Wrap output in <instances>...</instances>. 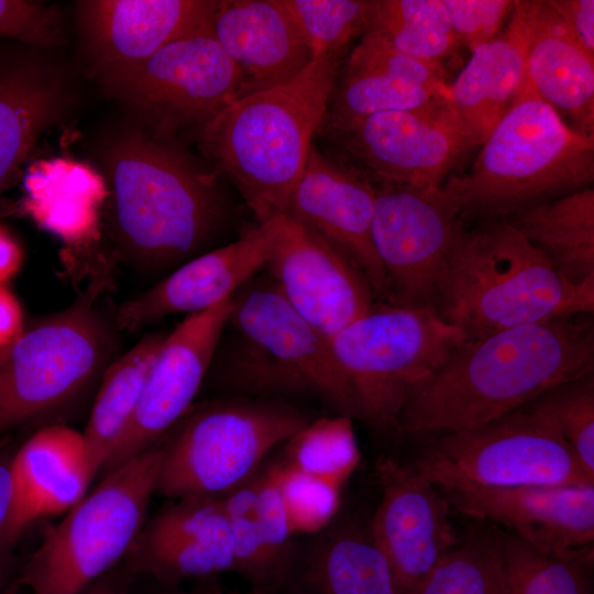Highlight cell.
Listing matches in <instances>:
<instances>
[{"mask_svg": "<svg viewBox=\"0 0 594 594\" xmlns=\"http://www.w3.org/2000/svg\"><path fill=\"white\" fill-rule=\"evenodd\" d=\"M450 507L477 520L505 526L540 550H593L594 484L438 487Z\"/></svg>", "mask_w": 594, "mask_h": 594, "instance_id": "cell-21", "label": "cell"}, {"mask_svg": "<svg viewBox=\"0 0 594 594\" xmlns=\"http://www.w3.org/2000/svg\"><path fill=\"white\" fill-rule=\"evenodd\" d=\"M364 30L409 56L442 66L460 47L443 0H367Z\"/></svg>", "mask_w": 594, "mask_h": 594, "instance_id": "cell-32", "label": "cell"}, {"mask_svg": "<svg viewBox=\"0 0 594 594\" xmlns=\"http://www.w3.org/2000/svg\"><path fill=\"white\" fill-rule=\"evenodd\" d=\"M128 554L130 570L151 574L169 586L184 580L233 572L234 568L230 531L157 542L135 539Z\"/></svg>", "mask_w": 594, "mask_h": 594, "instance_id": "cell-35", "label": "cell"}, {"mask_svg": "<svg viewBox=\"0 0 594 594\" xmlns=\"http://www.w3.org/2000/svg\"><path fill=\"white\" fill-rule=\"evenodd\" d=\"M286 448V463L339 488L360 460L351 418L344 415L308 421Z\"/></svg>", "mask_w": 594, "mask_h": 594, "instance_id": "cell-36", "label": "cell"}, {"mask_svg": "<svg viewBox=\"0 0 594 594\" xmlns=\"http://www.w3.org/2000/svg\"><path fill=\"white\" fill-rule=\"evenodd\" d=\"M404 594H508L497 528H475Z\"/></svg>", "mask_w": 594, "mask_h": 594, "instance_id": "cell-34", "label": "cell"}, {"mask_svg": "<svg viewBox=\"0 0 594 594\" xmlns=\"http://www.w3.org/2000/svg\"><path fill=\"white\" fill-rule=\"evenodd\" d=\"M524 75L522 36L510 14L506 26L475 48L447 99L469 150L480 147L518 99Z\"/></svg>", "mask_w": 594, "mask_h": 594, "instance_id": "cell-28", "label": "cell"}, {"mask_svg": "<svg viewBox=\"0 0 594 594\" xmlns=\"http://www.w3.org/2000/svg\"><path fill=\"white\" fill-rule=\"evenodd\" d=\"M48 48L0 40V198L51 128L78 101L74 68Z\"/></svg>", "mask_w": 594, "mask_h": 594, "instance_id": "cell-16", "label": "cell"}, {"mask_svg": "<svg viewBox=\"0 0 594 594\" xmlns=\"http://www.w3.org/2000/svg\"><path fill=\"white\" fill-rule=\"evenodd\" d=\"M343 56L315 59L292 81L237 99L195 133L210 167L237 187L258 223L286 215Z\"/></svg>", "mask_w": 594, "mask_h": 594, "instance_id": "cell-3", "label": "cell"}, {"mask_svg": "<svg viewBox=\"0 0 594 594\" xmlns=\"http://www.w3.org/2000/svg\"><path fill=\"white\" fill-rule=\"evenodd\" d=\"M573 41L594 57V1L547 0Z\"/></svg>", "mask_w": 594, "mask_h": 594, "instance_id": "cell-44", "label": "cell"}, {"mask_svg": "<svg viewBox=\"0 0 594 594\" xmlns=\"http://www.w3.org/2000/svg\"><path fill=\"white\" fill-rule=\"evenodd\" d=\"M64 12L55 4L0 0V40L48 48L67 43Z\"/></svg>", "mask_w": 594, "mask_h": 594, "instance_id": "cell-41", "label": "cell"}, {"mask_svg": "<svg viewBox=\"0 0 594 594\" xmlns=\"http://www.w3.org/2000/svg\"><path fill=\"white\" fill-rule=\"evenodd\" d=\"M211 28L241 74L239 98L287 84L314 61L279 0H219Z\"/></svg>", "mask_w": 594, "mask_h": 594, "instance_id": "cell-25", "label": "cell"}, {"mask_svg": "<svg viewBox=\"0 0 594 594\" xmlns=\"http://www.w3.org/2000/svg\"><path fill=\"white\" fill-rule=\"evenodd\" d=\"M139 124L162 136L196 133L239 98L241 74L212 28L180 37L102 82Z\"/></svg>", "mask_w": 594, "mask_h": 594, "instance_id": "cell-12", "label": "cell"}, {"mask_svg": "<svg viewBox=\"0 0 594 594\" xmlns=\"http://www.w3.org/2000/svg\"><path fill=\"white\" fill-rule=\"evenodd\" d=\"M513 15L524 48L518 98L537 97L573 129L594 135V57L573 41L547 0L515 1Z\"/></svg>", "mask_w": 594, "mask_h": 594, "instance_id": "cell-24", "label": "cell"}, {"mask_svg": "<svg viewBox=\"0 0 594 594\" xmlns=\"http://www.w3.org/2000/svg\"><path fill=\"white\" fill-rule=\"evenodd\" d=\"M24 252L16 238L3 224H0V285L13 278L20 271Z\"/></svg>", "mask_w": 594, "mask_h": 594, "instance_id": "cell-47", "label": "cell"}, {"mask_svg": "<svg viewBox=\"0 0 594 594\" xmlns=\"http://www.w3.org/2000/svg\"><path fill=\"white\" fill-rule=\"evenodd\" d=\"M228 520L234 568L252 587L277 591L283 581L271 561L261 527L254 480L221 497Z\"/></svg>", "mask_w": 594, "mask_h": 594, "instance_id": "cell-39", "label": "cell"}, {"mask_svg": "<svg viewBox=\"0 0 594 594\" xmlns=\"http://www.w3.org/2000/svg\"><path fill=\"white\" fill-rule=\"evenodd\" d=\"M504 221L539 250L569 284L594 283V190L531 205Z\"/></svg>", "mask_w": 594, "mask_h": 594, "instance_id": "cell-29", "label": "cell"}, {"mask_svg": "<svg viewBox=\"0 0 594 594\" xmlns=\"http://www.w3.org/2000/svg\"><path fill=\"white\" fill-rule=\"evenodd\" d=\"M526 406L560 433L594 477V374L556 385Z\"/></svg>", "mask_w": 594, "mask_h": 594, "instance_id": "cell-37", "label": "cell"}, {"mask_svg": "<svg viewBox=\"0 0 594 594\" xmlns=\"http://www.w3.org/2000/svg\"><path fill=\"white\" fill-rule=\"evenodd\" d=\"M13 453L0 451V565L7 550L14 543L12 531L13 488L11 460Z\"/></svg>", "mask_w": 594, "mask_h": 594, "instance_id": "cell-45", "label": "cell"}, {"mask_svg": "<svg viewBox=\"0 0 594 594\" xmlns=\"http://www.w3.org/2000/svg\"><path fill=\"white\" fill-rule=\"evenodd\" d=\"M294 534H314L332 520L341 488L306 474L288 463L271 466Z\"/></svg>", "mask_w": 594, "mask_h": 594, "instance_id": "cell-40", "label": "cell"}, {"mask_svg": "<svg viewBox=\"0 0 594 594\" xmlns=\"http://www.w3.org/2000/svg\"><path fill=\"white\" fill-rule=\"evenodd\" d=\"M290 15L314 61L344 55L349 44L361 36L366 23V0H279Z\"/></svg>", "mask_w": 594, "mask_h": 594, "instance_id": "cell-38", "label": "cell"}, {"mask_svg": "<svg viewBox=\"0 0 594 594\" xmlns=\"http://www.w3.org/2000/svg\"><path fill=\"white\" fill-rule=\"evenodd\" d=\"M107 278L96 275L75 304L25 327L0 356V435L53 424L101 381L119 331L97 305Z\"/></svg>", "mask_w": 594, "mask_h": 594, "instance_id": "cell-6", "label": "cell"}, {"mask_svg": "<svg viewBox=\"0 0 594 594\" xmlns=\"http://www.w3.org/2000/svg\"><path fill=\"white\" fill-rule=\"evenodd\" d=\"M508 594H592L593 550L553 553L497 528Z\"/></svg>", "mask_w": 594, "mask_h": 594, "instance_id": "cell-33", "label": "cell"}, {"mask_svg": "<svg viewBox=\"0 0 594 594\" xmlns=\"http://www.w3.org/2000/svg\"><path fill=\"white\" fill-rule=\"evenodd\" d=\"M233 296L187 315L167 333L133 416L102 474L155 444L186 415L212 364L233 308Z\"/></svg>", "mask_w": 594, "mask_h": 594, "instance_id": "cell-15", "label": "cell"}, {"mask_svg": "<svg viewBox=\"0 0 594 594\" xmlns=\"http://www.w3.org/2000/svg\"><path fill=\"white\" fill-rule=\"evenodd\" d=\"M20 208L65 244V265L90 261L101 238L108 187L101 173L70 157L38 160L22 176Z\"/></svg>", "mask_w": 594, "mask_h": 594, "instance_id": "cell-26", "label": "cell"}, {"mask_svg": "<svg viewBox=\"0 0 594 594\" xmlns=\"http://www.w3.org/2000/svg\"><path fill=\"white\" fill-rule=\"evenodd\" d=\"M96 474L82 432L62 424L35 431L11 460L15 540L34 520L74 507Z\"/></svg>", "mask_w": 594, "mask_h": 594, "instance_id": "cell-27", "label": "cell"}, {"mask_svg": "<svg viewBox=\"0 0 594 594\" xmlns=\"http://www.w3.org/2000/svg\"><path fill=\"white\" fill-rule=\"evenodd\" d=\"M307 422L297 410L278 405H204L165 437L155 492L172 499L221 498L250 481L262 459Z\"/></svg>", "mask_w": 594, "mask_h": 594, "instance_id": "cell-10", "label": "cell"}, {"mask_svg": "<svg viewBox=\"0 0 594 594\" xmlns=\"http://www.w3.org/2000/svg\"><path fill=\"white\" fill-rule=\"evenodd\" d=\"M143 337L105 371L82 432L90 461L99 473L122 438L140 399L150 370L166 338Z\"/></svg>", "mask_w": 594, "mask_h": 594, "instance_id": "cell-31", "label": "cell"}, {"mask_svg": "<svg viewBox=\"0 0 594 594\" xmlns=\"http://www.w3.org/2000/svg\"><path fill=\"white\" fill-rule=\"evenodd\" d=\"M165 436L105 473L99 484L45 529L20 583L29 594H79L128 556L146 522Z\"/></svg>", "mask_w": 594, "mask_h": 594, "instance_id": "cell-8", "label": "cell"}, {"mask_svg": "<svg viewBox=\"0 0 594 594\" xmlns=\"http://www.w3.org/2000/svg\"><path fill=\"white\" fill-rule=\"evenodd\" d=\"M463 342L435 310L375 302L330 340L343 377L348 417L402 436V411L415 389Z\"/></svg>", "mask_w": 594, "mask_h": 594, "instance_id": "cell-7", "label": "cell"}, {"mask_svg": "<svg viewBox=\"0 0 594 594\" xmlns=\"http://www.w3.org/2000/svg\"><path fill=\"white\" fill-rule=\"evenodd\" d=\"M284 220L280 215L258 223L239 240L174 268L119 306L113 315L118 330L132 332L173 314L204 311L233 296L266 267Z\"/></svg>", "mask_w": 594, "mask_h": 594, "instance_id": "cell-22", "label": "cell"}, {"mask_svg": "<svg viewBox=\"0 0 594 594\" xmlns=\"http://www.w3.org/2000/svg\"><path fill=\"white\" fill-rule=\"evenodd\" d=\"M231 594H278L277 591L252 587L244 592H232Z\"/></svg>", "mask_w": 594, "mask_h": 594, "instance_id": "cell-50", "label": "cell"}, {"mask_svg": "<svg viewBox=\"0 0 594 594\" xmlns=\"http://www.w3.org/2000/svg\"><path fill=\"white\" fill-rule=\"evenodd\" d=\"M219 0H81L75 18L81 51L101 82L168 43L210 28Z\"/></svg>", "mask_w": 594, "mask_h": 594, "instance_id": "cell-18", "label": "cell"}, {"mask_svg": "<svg viewBox=\"0 0 594 594\" xmlns=\"http://www.w3.org/2000/svg\"><path fill=\"white\" fill-rule=\"evenodd\" d=\"M257 495L258 516L265 544L275 571L284 582L292 558L294 531L288 520L280 491L270 468L254 480Z\"/></svg>", "mask_w": 594, "mask_h": 594, "instance_id": "cell-43", "label": "cell"}, {"mask_svg": "<svg viewBox=\"0 0 594 594\" xmlns=\"http://www.w3.org/2000/svg\"><path fill=\"white\" fill-rule=\"evenodd\" d=\"M25 329L21 305L15 295L0 285V356L18 340Z\"/></svg>", "mask_w": 594, "mask_h": 594, "instance_id": "cell-46", "label": "cell"}, {"mask_svg": "<svg viewBox=\"0 0 594 594\" xmlns=\"http://www.w3.org/2000/svg\"><path fill=\"white\" fill-rule=\"evenodd\" d=\"M128 580L110 570L85 587L79 594H125Z\"/></svg>", "mask_w": 594, "mask_h": 594, "instance_id": "cell-48", "label": "cell"}, {"mask_svg": "<svg viewBox=\"0 0 594 594\" xmlns=\"http://www.w3.org/2000/svg\"><path fill=\"white\" fill-rule=\"evenodd\" d=\"M449 88L442 65L409 56L376 32L364 30L338 70L320 131L449 98Z\"/></svg>", "mask_w": 594, "mask_h": 594, "instance_id": "cell-23", "label": "cell"}, {"mask_svg": "<svg viewBox=\"0 0 594 594\" xmlns=\"http://www.w3.org/2000/svg\"><path fill=\"white\" fill-rule=\"evenodd\" d=\"M372 241L386 302L433 310L435 286L461 219L439 189L374 184Z\"/></svg>", "mask_w": 594, "mask_h": 594, "instance_id": "cell-14", "label": "cell"}, {"mask_svg": "<svg viewBox=\"0 0 594 594\" xmlns=\"http://www.w3.org/2000/svg\"><path fill=\"white\" fill-rule=\"evenodd\" d=\"M594 135L573 129L550 105L519 97L480 146L471 167L451 174L442 199L466 223L505 220L535 204L588 188Z\"/></svg>", "mask_w": 594, "mask_h": 594, "instance_id": "cell-5", "label": "cell"}, {"mask_svg": "<svg viewBox=\"0 0 594 594\" xmlns=\"http://www.w3.org/2000/svg\"><path fill=\"white\" fill-rule=\"evenodd\" d=\"M447 99L374 113L343 129L323 132L340 157L373 184L437 190L469 151Z\"/></svg>", "mask_w": 594, "mask_h": 594, "instance_id": "cell-13", "label": "cell"}, {"mask_svg": "<svg viewBox=\"0 0 594 594\" xmlns=\"http://www.w3.org/2000/svg\"><path fill=\"white\" fill-rule=\"evenodd\" d=\"M374 200V184L362 172L312 145L286 215L346 258L375 297L385 300V276L371 233Z\"/></svg>", "mask_w": 594, "mask_h": 594, "instance_id": "cell-20", "label": "cell"}, {"mask_svg": "<svg viewBox=\"0 0 594 594\" xmlns=\"http://www.w3.org/2000/svg\"><path fill=\"white\" fill-rule=\"evenodd\" d=\"M108 187L105 227L120 260L155 275L195 257L218 230L224 202L219 175L176 141L135 121L100 142Z\"/></svg>", "mask_w": 594, "mask_h": 594, "instance_id": "cell-1", "label": "cell"}, {"mask_svg": "<svg viewBox=\"0 0 594 594\" xmlns=\"http://www.w3.org/2000/svg\"><path fill=\"white\" fill-rule=\"evenodd\" d=\"M168 594H221L218 587L197 588L191 592H170Z\"/></svg>", "mask_w": 594, "mask_h": 594, "instance_id": "cell-49", "label": "cell"}, {"mask_svg": "<svg viewBox=\"0 0 594 594\" xmlns=\"http://www.w3.org/2000/svg\"><path fill=\"white\" fill-rule=\"evenodd\" d=\"M264 270L290 307L329 342L375 304L353 265L287 215Z\"/></svg>", "mask_w": 594, "mask_h": 594, "instance_id": "cell-19", "label": "cell"}, {"mask_svg": "<svg viewBox=\"0 0 594 594\" xmlns=\"http://www.w3.org/2000/svg\"><path fill=\"white\" fill-rule=\"evenodd\" d=\"M233 296L224 375L251 391H309L348 417V395L330 342L297 314L271 277Z\"/></svg>", "mask_w": 594, "mask_h": 594, "instance_id": "cell-9", "label": "cell"}, {"mask_svg": "<svg viewBox=\"0 0 594 594\" xmlns=\"http://www.w3.org/2000/svg\"><path fill=\"white\" fill-rule=\"evenodd\" d=\"M432 308L468 342L515 326L591 315L594 283L569 284L504 220H461L436 280Z\"/></svg>", "mask_w": 594, "mask_h": 594, "instance_id": "cell-4", "label": "cell"}, {"mask_svg": "<svg viewBox=\"0 0 594 594\" xmlns=\"http://www.w3.org/2000/svg\"><path fill=\"white\" fill-rule=\"evenodd\" d=\"M411 465L437 487L594 484L560 433L528 406L441 435Z\"/></svg>", "mask_w": 594, "mask_h": 594, "instance_id": "cell-11", "label": "cell"}, {"mask_svg": "<svg viewBox=\"0 0 594 594\" xmlns=\"http://www.w3.org/2000/svg\"><path fill=\"white\" fill-rule=\"evenodd\" d=\"M459 46L471 53L496 37L508 21L512 0H443Z\"/></svg>", "mask_w": 594, "mask_h": 594, "instance_id": "cell-42", "label": "cell"}, {"mask_svg": "<svg viewBox=\"0 0 594 594\" xmlns=\"http://www.w3.org/2000/svg\"><path fill=\"white\" fill-rule=\"evenodd\" d=\"M381 502L371 534L404 594L453 548L457 537L442 493L410 462L382 458L376 463Z\"/></svg>", "mask_w": 594, "mask_h": 594, "instance_id": "cell-17", "label": "cell"}, {"mask_svg": "<svg viewBox=\"0 0 594 594\" xmlns=\"http://www.w3.org/2000/svg\"><path fill=\"white\" fill-rule=\"evenodd\" d=\"M593 370V321L581 316L515 326L462 342L411 394L400 415V431L469 430Z\"/></svg>", "mask_w": 594, "mask_h": 594, "instance_id": "cell-2", "label": "cell"}, {"mask_svg": "<svg viewBox=\"0 0 594 594\" xmlns=\"http://www.w3.org/2000/svg\"><path fill=\"white\" fill-rule=\"evenodd\" d=\"M301 582L306 594H397L370 526L349 525L330 532L312 550Z\"/></svg>", "mask_w": 594, "mask_h": 594, "instance_id": "cell-30", "label": "cell"}]
</instances>
